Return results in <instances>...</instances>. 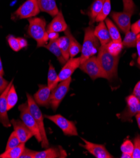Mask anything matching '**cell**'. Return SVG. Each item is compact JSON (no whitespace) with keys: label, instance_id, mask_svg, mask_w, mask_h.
I'll list each match as a JSON object with an SVG mask.
<instances>
[{"label":"cell","instance_id":"obj_1","mask_svg":"<svg viewBox=\"0 0 140 158\" xmlns=\"http://www.w3.org/2000/svg\"><path fill=\"white\" fill-rule=\"evenodd\" d=\"M97 58L100 66L107 74L108 80H111L117 76L119 57L108 52L106 45H100Z\"/></svg>","mask_w":140,"mask_h":158},{"label":"cell","instance_id":"obj_2","mask_svg":"<svg viewBox=\"0 0 140 158\" xmlns=\"http://www.w3.org/2000/svg\"><path fill=\"white\" fill-rule=\"evenodd\" d=\"M28 34L37 42V47H45L49 41L46 30V22L43 18L32 17L28 19Z\"/></svg>","mask_w":140,"mask_h":158},{"label":"cell","instance_id":"obj_3","mask_svg":"<svg viewBox=\"0 0 140 158\" xmlns=\"http://www.w3.org/2000/svg\"><path fill=\"white\" fill-rule=\"evenodd\" d=\"M99 40L94 34V28L92 25L85 29V36L82 47L81 63L91 56H95L99 49Z\"/></svg>","mask_w":140,"mask_h":158},{"label":"cell","instance_id":"obj_4","mask_svg":"<svg viewBox=\"0 0 140 158\" xmlns=\"http://www.w3.org/2000/svg\"><path fill=\"white\" fill-rule=\"evenodd\" d=\"M27 104H28L29 111L30 114H32L36 122H37L40 130V132L42 137V142H41L42 148H48L49 146V143L48 137H47V135L45 130V127L44 124V116L42 115L38 105L37 104V103L35 102L34 98L28 93H27Z\"/></svg>","mask_w":140,"mask_h":158},{"label":"cell","instance_id":"obj_5","mask_svg":"<svg viewBox=\"0 0 140 158\" xmlns=\"http://www.w3.org/2000/svg\"><path fill=\"white\" fill-rule=\"evenodd\" d=\"M79 68L87 74L92 80H95L97 78H105L108 80L107 74L100 66L97 58L95 56L82 62Z\"/></svg>","mask_w":140,"mask_h":158},{"label":"cell","instance_id":"obj_6","mask_svg":"<svg viewBox=\"0 0 140 158\" xmlns=\"http://www.w3.org/2000/svg\"><path fill=\"white\" fill-rule=\"evenodd\" d=\"M71 81L72 79L71 77L66 80L58 83L56 87L52 89L51 94L50 106L54 111H56L57 110L62 100L66 96L70 89Z\"/></svg>","mask_w":140,"mask_h":158},{"label":"cell","instance_id":"obj_7","mask_svg":"<svg viewBox=\"0 0 140 158\" xmlns=\"http://www.w3.org/2000/svg\"><path fill=\"white\" fill-rule=\"evenodd\" d=\"M19 110L20 112V118L22 121L25 123L29 130L32 132L34 136L39 143H41L42 137L39 126L29 111L27 102L20 105L19 107Z\"/></svg>","mask_w":140,"mask_h":158},{"label":"cell","instance_id":"obj_8","mask_svg":"<svg viewBox=\"0 0 140 158\" xmlns=\"http://www.w3.org/2000/svg\"><path fill=\"white\" fill-rule=\"evenodd\" d=\"M40 10L37 0H27L13 14L14 20L25 19L35 17Z\"/></svg>","mask_w":140,"mask_h":158},{"label":"cell","instance_id":"obj_9","mask_svg":"<svg viewBox=\"0 0 140 158\" xmlns=\"http://www.w3.org/2000/svg\"><path fill=\"white\" fill-rule=\"evenodd\" d=\"M44 117L50 120L61 129L65 135L78 136L77 129L74 122L66 119L61 115H44Z\"/></svg>","mask_w":140,"mask_h":158},{"label":"cell","instance_id":"obj_10","mask_svg":"<svg viewBox=\"0 0 140 158\" xmlns=\"http://www.w3.org/2000/svg\"><path fill=\"white\" fill-rule=\"evenodd\" d=\"M127 106L124 111L120 114L119 118L123 122L130 121L133 116L140 112V101L133 94L126 98Z\"/></svg>","mask_w":140,"mask_h":158},{"label":"cell","instance_id":"obj_11","mask_svg":"<svg viewBox=\"0 0 140 158\" xmlns=\"http://www.w3.org/2000/svg\"><path fill=\"white\" fill-rule=\"evenodd\" d=\"M84 144H80V146L85 149L88 152L97 158H112L114 157L107 150L104 145L92 143L86 139L82 138Z\"/></svg>","mask_w":140,"mask_h":158},{"label":"cell","instance_id":"obj_12","mask_svg":"<svg viewBox=\"0 0 140 158\" xmlns=\"http://www.w3.org/2000/svg\"><path fill=\"white\" fill-rule=\"evenodd\" d=\"M133 15V13L128 11H114L111 13V17L120 29L126 34L131 30V20Z\"/></svg>","mask_w":140,"mask_h":158},{"label":"cell","instance_id":"obj_13","mask_svg":"<svg viewBox=\"0 0 140 158\" xmlns=\"http://www.w3.org/2000/svg\"><path fill=\"white\" fill-rule=\"evenodd\" d=\"M81 64L80 57H73L69 59L58 74V83L67 80L71 77L75 70Z\"/></svg>","mask_w":140,"mask_h":158},{"label":"cell","instance_id":"obj_14","mask_svg":"<svg viewBox=\"0 0 140 158\" xmlns=\"http://www.w3.org/2000/svg\"><path fill=\"white\" fill-rule=\"evenodd\" d=\"M13 80L10 82L8 86L5 90L0 94V123H2L5 127H10L11 125V122L10 121L8 116V109H7V102L6 96L7 93L13 85Z\"/></svg>","mask_w":140,"mask_h":158},{"label":"cell","instance_id":"obj_15","mask_svg":"<svg viewBox=\"0 0 140 158\" xmlns=\"http://www.w3.org/2000/svg\"><path fill=\"white\" fill-rule=\"evenodd\" d=\"M10 122L13 127L14 131L20 139L21 143L25 144L26 142L34 136L32 132L22 120L11 119Z\"/></svg>","mask_w":140,"mask_h":158},{"label":"cell","instance_id":"obj_16","mask_svg":"<svg viewBox=\"0 0 140 158\" xmlns=\"http://www.w3.org/2000/svg\"><path fill=\"white\" fill-rule=\"evenodd\" d=\"M51 91L48 85H39V89L34 94L33 97L37 104L48 108L50 106Z\"/></svg>","mask_w":140,"mask_h":158},{"label":"cell","instance_id":"obj_17","mask_svg":"<svg viewBox=\"0 0 140 158\" xmlns=\"http://www.w3.org/2000/svg\"><path fill=\"white\" fill-rule=\"evenodd\" d=\"M68 27L65 18L63 17V13L59 11V13L54 17L52 22L48 26L47 31H54V32H62L65 31Z\"/></svg>","mask_w":140,"mask_h":158},{"label":"cell","instance_id":"obj_18","mask_svg":"<svg viewBox=\"0 0 140 158\" xmlns=\"http://www.w3.org/2000/svg\"><path fill=\"white\" fill-rule=\"evenodd\" d=\"M66 151L61 146L56 148H48L42 151H37L35 158H57L66 157Z\"/></svg>","mask_w":140,"mask_h":158},{"label":"cell","instance_id":"obj_19","mask_svg":"<svg viewBox=\"0 0 140 158\" xmlns=\"http://www.w3.org/2000/svg\"><path fill=\"white\" fill-rule=\"evenodd\" d=\"M94 34L99 40L101 45H107L112 40L104 22H99V25L94 28Z\"/></svg>","mask_w":140,"mask_h":158},{"label":"cell","instance_id":"obj_20","mask_svg":"<svg viewBox=\"0 0 140 158\" xmlns=\"http://www.w3.org/2000/svg\"><path fill=\"white\" fill-rule=\"evenodd\" d=\"M40 11L48 13L54 17L59 10L55 0H37Z\"/></svg>","mask_w":140,"mask_h":158},{"label":"cell","instance_id":"obj_21","mask_svg":"<svg viewBox=\"0 0 140 158\" xmlns=\"http://www.w3.org/2000/svg\"><path fill=\"white\" fill-rule=\"evenodd\" d=\"M65 35H66L70 40V56L71 58L74 57L78 54L82 52L81 44L76 40V39L72 35L70 27H68L67 29L65 31Z\"/></svg>","mask_w":140,"mask_h":158},{"label":"cell","instance_id":"obj_22","mask_svg":"<svg viewBox=\"0 0 140 158\" xmlns=\"http://www.w3.org/2000/svg\"><path fill=\"white\" fill-rule=\"evenodd\" d=\"M105 0H95L91 4L90 10L88 12V16L90 18L89 25H92L95 22V19L99 13L100 12L102 6L105 3Z\"/></svg>","mask_w":140,"mask_h":158},{"label":"cell","instance_id":"obj_23","mask_svg":"<svg viewBox=\"0 0 140 158\" xmlns=\"http://www.w3.org/2000/svg\"><path fill=\"white\" fill-rule=\"evenodd\" d=\"M44 47L47 49H48L51 53H53L57 59L60 64L62 65H65V63L67 62L65 59L63 57V54L60 49V48L58 46V44L57 43V40H50L49 43H48Z\"/></svg>","mask_w":140,"mask_h":158},{"label":"cell","instance_id":"obj_24","mask_svg":"<svg viewBox=\"0 0 140 158\" xmlns=\"http://www.w3.org/2000/svg\"><path fill=\"white\" fill-rule=\"evenodd\" d=\"M57 43L60 48L64 58L66 61L70 59V40L69 38L65 35L59 37L57 39Z\"/></svg>","mask_w":140,"mask_h":158},{"label":"cell","instance_id":"obj_25","mask_svg":"<svg viewBox=\"0 0 140 158\" xmlns=\"http://www.w3.org/2000/svg\"><path fill=\"white\" fill-rule=\"evenodd\" d=\"M25 148V143H21L19 146L12 149L5 151L3 154H0L2 158H20L24 149Z\"/></svg>","mask_w":140,"mask_h":158},{"label":"cell","instance_id":"obj_26","mask_svg":"<svg viewBox=\"0 0 140 158\" xmlns=\"http://www.w3.org/2000/svg\"><path fill=\"white\" fill-rule=\"evenodd\" d=\"M105 21V25L108 30V32H109L111 40L113 41L122 42L121 34L116 26L113 23V22L110 19H106Z\"/></svg>","mask_w":140,"mask_h":158},{"label":"cell","instance_id":"obj_27","mask_svg":"<svg viewBox=\"0 0 140 158\" xmlns=\"http://www.w3.org/2000/svg\"><path fill=\"white\" fill-rule=\"evenodd\" d=\"M49 71L48 74V86L52 90L58 84V74H57L51 62H49Z\"/></svg>","mask_w":140,"mask_h":158},{"label":"cell","instance_id":"obj_28","mask_svg":"<svg viewBox=\"0 0 140 158\" xmlns=\"http://www.w3.org/2000/svg\"><path fill=\"white\" fill-rule=\"evenodd\" d=\"M6 102H7V109L8 111L13 108L16 105L18 102V95L15 89V86L13 84L11 85L10 89H9L7 96H6Z\"/></svg>","mask_w":140,"mask_h":158},{"label":"cell","instance_id":"obj_29","mask_svg":"<svg viewBox=\"0 0 140 158\" xmlns=\"http://www.w3.org/2000/svg\"><path fill=\"white\" fill-rule=\"evenodd\" d=\"M111 11V0H105V3L102 6V8L98 15L95 19V22H104L107 17V16L109 15Z\"/></svg>","mask_w":140,"mask_h":158},{"label":"cell","instance_id":"obj_30","mask_svg":"<svg viewBox=\"0 0 140 158\" xmlns=\"http://www.w3.org/2000/svg\"><path fill=\"white\" fill-rule=\"evenodd\" d=\"M106 47L107 51L110 54L115 56H119L124 46L122 42L111 40L106 45Z\"/></svg>","mask_w":140,"mask_h":158},{"label":"cell","instance_id":"obj_31","mask_svg":"<svg viewBox=\"0 0 140 158\" xmlns=\"http://www.w3.org/2000/svg\"><path fill=\"white\" fill-rule=\"evenodd\" d=\"M124 40L122 41L123 46L126 47H136L137 42V35L131 30L125 34Z\"/></svg>","mask_w":140,"mask_h":158},{"label":"cell","instance_id":"obj_32","mask_svg":"<svg viewBox=\"0 0 140 158\" xmlns=\"http://www.w3.org/2000/svg\"><path fill=\"white\" fill-rule=\"evenodd\" d=\"M20 144H21V142H20V139H19L16 133L15 132V131H13L10 134V135L9 137V139H8V142H7V144H6L5 151L12 149L15 147L19 146Z\"/></svg>","mask_w":140,"mask_h":158},{"label":"cell","instance_id":"obj_33","mask_svg":"<svg viewBox=\"0 0 140 158\" xmlns=\"http://www.w3.org/2000/svg\"><path fill=\"white\" fill-rule=\"evenodd\" d=\"M7 41L10 47H11V49L13 51L19 52L22 49L19 44L18 37H15L14 36L11 35H8V37H7Z\"/></svg>","mask_w":140,"mask_h":158},{"label":"cell","instance_id":"obj_34","mask_svg":"<svg viewBox=\"0 0 140 158\" xmlns=\"http://www.w3.org/2000/svg\"><path fill=\"white\" fill-rule=\"evenodd\" d=\"M134 149L132 158H140V135H138L134 139Z\"/></svg>","mask_w":140,"mask_h":158},{"label":"cell","instance_id":"obj_35","mask_svg":"<svg viewBox=\"0 0 140 158\" xmlns=\"http://www.w3.org/2000/svg\"><path fill=\"white\" fill-rule=\"evenodd\" d=\"M134 149V144L130 140H124V143L121 146V151L122 152H126L133 154Z\"/></svg>","mask_w":140,"mask_h":158},{"label":"cell","instance_id":"obj_36","mask_svg":"<svg viewBox=\"0 0 140 158\" xmlns=\"http://www.w3.org/2000/svg\"><path fill=\"white\" fill-rule=\"evenodd\" d=\"M124 5V11H128L134 14L135 11L136 5L133 0H122Z\"/></svg>","mask_w":140,"mask_h":158},{"label":"cell","instance_id":"obj_37","mask_svg":"<svg viewBox=\"0 0 140 158\" xmlns=\"http://www.w3.org/2000/svg\"><path fill=\"white\" fill-rule=\"evenodd\" d=\"M36 152L37 151H34L25 148L20 158H35Z\"/></svg>","mask_w":140,"mask_h":158},{"label":"cell","instance_id":"obj_38","mask_svg":"<svg viewBox=\"0 0 140 158\" xmlns=\"http://www.w3.org/2000/svg\"><path fill=\"white\" fill-rule=\"evenodd\" d=\"M3 76L0 75V94L5 90L10 83L7 80H5Z\"/></svg>","mask_w":140,"mask_h":158},{"label":"cell","instance_id":"obj_39","mask_svg":"<svg viewBox=\"0 0 140 158\" xmlns=\"http://www.w3.org/2000/svg\"><path fill=\"white\" fill-rule=\"evenodd\" d=\"M131 30L136 35L140 34V19L131 25Z\"/></svg>","mask_w":140,"mask_h":158},{"label":"cell","instance_id":"obj_40","mask_svg":"<svg viewBox=\"0 0 140 158\" xmlns=\"http://www.w3.org/2000/svg\"><path fill=\"white\" fill-rule=\"evenodd\" d=\"M133 94L135 95L140 101V81L137 83L133 89Z\"/></svg>","mask_w":140,"mask_h":158},{"label":"cell","instance_id":"obj_41","mask_svg":"<svg viewBox=\"0 0 140 158\" xmlns=\"http://www.w3.org/2000/svg\"><path fill=\"white\" fill-rule=\"evenodd\" d=\"M136 48H137V51H138V63L139 65L140 66V34L137 35V42H136Z\"/></svg>","mask_w":140,"mask_h":158},{"label":"cell","instance_id":"obj_42","mask_svg":"<svg viewBox=\"0 0 140 158\" xmlns=\"http://www.w3.org/2000/svg\"><path fill=\"white\" fill-rule=\"evenodd\" d=\"M48 34V37L49 40H57L59 37V34L57 32H54V31H49Z\"/></svg>","mask_w":140,"mask_h":158},{"label":"cell","instance_id":"obj_43","mask_svg":"<svg viewBox=\"0 0 140 158\" xmlns=\"http://www.w3.org/2000/svg\"><path fill=\"white\" fill-rule=\"evenodd\" d=\"M18 38H19V44H20L21 49H23V48L26 47L28 45L27 40L23 38H21V37H18Z\"/></svg>","mask_w":140,"mask_h":158},{"label":"cell","instance_id":"obj_44","mask_svg":"<svg viewBox=\"0 0 140 158\" xmlns=\"http://www.w3.org/2000/svg\"><path fill=\"white\" fill-rule=\"evenodd\" d=\"M121 158H132V154L122 152V156H121Z\"/></svg>","mask_w":140,"mask_h":158},{"label":"cell","instance_id":"obj_45","mask_svg":"<svg viewBox=\"0 0 140 158\" xmlns=\"http://www.w3.org/2000/svg\"><path fill=\"white\" fill-rule=\"evenodd\" d=\"M0 75H2V76L4 75V70H3V68L1 57H0Z\"/></svg>","mask_w":140,"mask_h":158},{"label":"cell","instance_id":"obj_46","mask_svg":"<svg viewBox=\"0 0 140 158\" xmlns=\"http://www.w3.org/2000/svg\"><path fill=\"white\" fill-rule=\"evenodd\" d=\"M135 116H136V120H137V123H138V125L139 129H140V112L137 114Z\"/></svg>","mask_w":140,"mask_h":158}]
</instances>
